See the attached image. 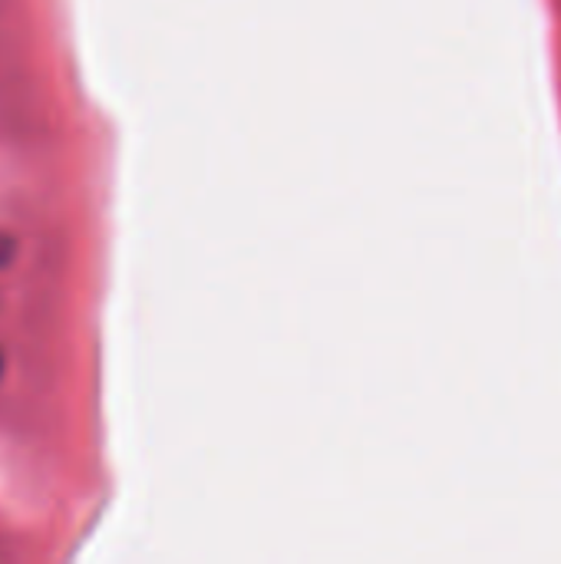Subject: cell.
Wrapping results in <instances>:
<instances>
[{"label": "cell", "instance_id": "6da1fadb", "mask_svg": "<svg viewBox=\"0 0 561 564\" xmlns=\"http://www.w3.org/2000/svg\"><path fill=\"white\" fill-rule=\"evenodd\" d=\"M13 254H17V241L0 231V268H7L13 261Z\"/></svg>", "mask_w": 561, "mask_h": 564}, {"label": "cell", "instance_id": "7a4b0ae2", "mask_svg": "<svg viewBox=\"0 0 561 564\" xmlns=\"http://www.w3.org/2000/svg\"><path fill=\"white\" fill-rule=\"evenodd\" d=\"M0 373H3V357H0Z\"/></svg>", "mask_w": 561, "mask_h": 564}]
</instances>
